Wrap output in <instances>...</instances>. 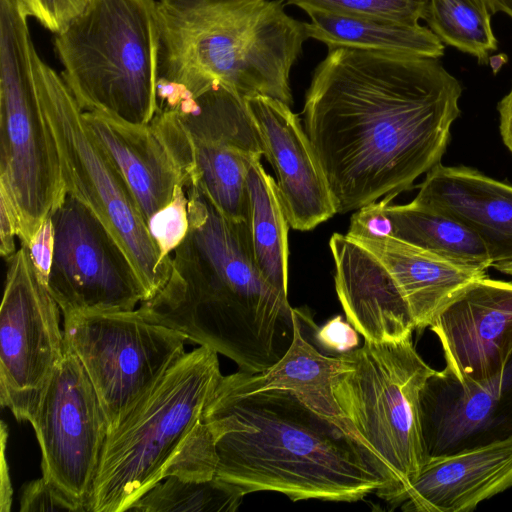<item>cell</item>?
I'll return each instance as SVG.
<instances>
[{
    "label": "cell",
    "mask_w": 512,
    "mask_h": 512,
    "mask_svg": "<svg viewBox=\"0 0 512 512\" xmlns=\"http://www.w3.org/2000/svg\"><path fill=\"white\" fill-rule=\"evenodd\" d=\"M34 75L43 116L53 138L65 192L87 206L122 247L146 300L170 277L147 223L121 172L103 149L64 79L34 53Z\"/></svg>",
    "instance_id": "9"
},
{
    "label": "cell",
    "mask_w": 512,
    "mask_h": 512,
    "mask_svg": "<svg viewBox=\"0 0 512 512\" xmlns=\"http://www.w3.org/2000/svg\"><path fill=\"white\" fill-rule=\"evenodd\" d=\"M461 94L439 59L329 50L306 92L303 120L336 212L394 199L439 164Z\"/></svg>",
    "instance_id": "1"
},
{
    "label": "cell",
    "mask_w": 512,
    "mask_h": 512,
    "mask_svg": "<svg viewBox=\"0 0 512 512\" xmlns=\"http://www.w3.org/2000/svg\"><path fill=\"white\" fill-rule=\"evenodd\" d=\"M20 511H74V506L67 501L43 477L28 482L22 489Z\"/></svg>",
    "instance_id": "32"
},
{
    "label": "cell",
    "mask_w": 512,
    "mask_h": 512,
    "mask_svg": "<svg viewBox=\"0 0 512 512\" xmlns=\"http://www.w3.org/2000/svg\"><path fill=\"white\" fill-rule=\"evenodd\" d=\"M157 104L220 85L293 103L290 72L308 39L283 0H156Z\"/></svg>",
    "instance_id": "4"
},
{
    "label": "cell",
    "mask_w": 512,
    "mask_h": 512,
    "mask_svg": "<svg viewBox=\"0 0 512 512\" xmlns=\"http://www.w3.org/2000/svg\"><path fill=\"white\" fill-rule=\"evenodd\" d=\"M418 187L414 200L472 230L485 245L492 265L512 260V185L473 168L439 163Z\"/></svg>",
    "instance_id": "19"
},
{
    "label": "cell",
    "mask_w": 512,
    "mask_h": 512,
    "mask_svg": "<svg viewBox=\"0 0 512 512\" xmlns=\"http://www.w3.org/2000/svg\"><path fill=\"white\" fill-rule=\"evenodd\" d=\"M429 329L460 381L494 379L512 356V282L477 279L452 298Z\"/></svg>",
    "instance_id": "16"
},
{
    "label": "cell",
    "mask_w": 512,
    "mask_h": 512,
    "mask_svg": "<svg viewBox=\"0 0 512 512\" xmlns=\"http://www.w3.org/2000/svg\"><path fill=\"white\" fill-rule=\"evenodd\" d=\"M63 331L99 397L109 430L185 353L187 340L137 309L67 313Z\"/></svg>",
    "instance_id": "11"
},
{
    "label": "cell",
    "mask_w": 512,
    "mask_h": 512,
    "mask_svg": "<svg viewBox=\"0 0 512 512\" xmlns=\"http://www.w3.org/2000/svg\"><path fill=\"white\" fill-rule=\"evenodd\" d=\"M161 259L172 262V253L185 239L189 229L188 198L183 184H178L169 204L154 213L147 222Z\"/></svg>",
    "instance_id": "29"
},
{
    "label": "cell",
    "mask_w": 512,
    "mask_h": 512,
    "mask_svg": "<svg viewBox=\"0 0 512 512\" xmlns=\"http://www.w3.org/2000/svg\"><path fill=\"white\" fill-rule=\"evenodd\" d=\"M218 353L185 352L109 430L89 512H124L170 470L204 431L205 408L222 378Z\"/></svg>",
    "instance_id": "5"
},
{
    "label": "cell",
    "mask_w": 512,
    "mask_h": 512,
    "mask_svg": "<svg viewBox=\"0 0 512 512\" xmlns=\"http://www.w3.org/2000/svg\"><path fill=\"white\" fill-rule=\"evenodd\" d=\"M30 423L41 449L42 477L76 512H88L109 425L87 372L67 344Z\"/></svg>",
    "instance_id": "13"
},
{
    "label": "cell",
    "mask_w": 512,
    "mask_h": 512,
    "mask_svg": "<svg viewBox=\"0 0 512 512\" xmlns=\"http://www.w3.org/2000/svg\"><path fill=\"white\" fill-rule=\"evenodd\" d=\"M28 17L19 0H0V195L23 245L66 195L39 101Z\"/></svg>",
    "instance_id": "8"
},
{
    "label": "cell",
    "mask_w": 512,
    "mask_h": 512,
    "mask_svg": "<svg viewBox=\"0 0 512 512\" xmlns=\"http://www.w3.org/2000/svg\"><path fill=\"white\" fill-rule=\"evenodd\" d=\"M492 14L502 12L512 18V0H486Z\"/></svg>",
    "instance_id": "37"
},
{
    "label": "cell",
    "mask_w": 512,
    "mask_h": 512,
    "mask_svg": "<svg viewBox=\"0 0 512 512\" xmlns=\"http://www.w3.org/2000/svg\"><path fill=\"white\" fill-rule=\"evenodd\" d=\"M256 125L263 156L277 175V187L290 224L309 231L337 212L326 178L304 126L290 105L271 97L244 98Z\"/></svg>",
    "instance_id": "17"
},
{
    "label": "cell",
    "mask_w": 512,
    "mask_h": 512,
    "mask_svg": "<svg viewBox=\"0 0 512 512\" xmlns=\"http://www.w3.org/2000/svg\"><path fill=\"white\" fill-rule=\"evenodd\" d=\"M486 0H427L423 20L443 44L479 62L498 48Z\"/></svg>",
    "instance_id": "26"
},
{
    "label": "cell",
    "mask_w": 512,
    "mask_h": 512,
    "mask_svg": "<svg viewBox=\"0 0 512 512\" xmlns=\"http://www.w3.org/2000/svg\"><path fill=\"white\" fill-rule=\"evenodd\" d=\"M392 200L385 197L383 206L389 235L459 265L483 271L492 266L481 239L456 219L415 200L404 205Z\"/></svg>",
    "instance_id": "24"
},
{
    "label": "cell",
    "mask_w": 512,
    "mask_h": 512,
    "mask_svg": "<svg viewBox=\"0 0 512 512\" xmlns=\"http://www.w3.org/2000/svg\"><path fill=\"white\" fill-rule=\"evenodd\" d=\"M306 13L310 18L305 22L308 38L325 44L328 50L347 48L435 59L444 54V44L420 24L364 15Z\"/></svg>",
    "instance_id": "23"
},
{
    "label": "cell",
    "mask_w": 512,
    "mask_h": 512,
    "mask_svg": "<svg viewBox=\"0 0 512 512\" xmlns=\"http://www.w3.org/2000/svg\"><path fill=\"white\" fill-rule=\"evenodd\" d=\"M83 117L129 186L146 221L170 203L183 178L149 124L134 126L94 111Z\"/></svg>",
    "instance_id": "21"
},
{
    "label": "cell",
    "mask_w": 512,
    "mask_h": 512,
    "mask_svg": "<svg viewBox=\"0 0 512 512\" xmlns=\"http://www.w3.org/2000/svg\"><path fill=\"white\" fill-rule=\"evenodd\" d=\"M358 334L357 330L341 315H336L323 326L314 328L316 344L326 352L336 355L357 348L359 345Z\"/></svg>",
    "instance_id": "31"
},
{
    "label": "cell",
    "mask_w": 512,
    "mask_h": 512,
    "mask_svg": "<svg viewBox=\"0 0 512 512\" xmlns=\"http://www.w3.org/2000/svg\"><path fill=\"white\" fill-rule=\"evenodd\" d=\"M496 270L512 276V260L499 262L492 265Z\"/></svg>",
    "instance_id": "38"
},
{
    "label": "cell",
    "mask_w": 512,
    "mask_h": 512,
    "mask_svg": "<svg viewBox=\"0 0 512 512\" xmlns=\"http://www.w3.org/2000/svg\"><path fill=\"white\" fill-rule=\"evenodd\" d=\"M244 495L214 477L188 480L169 476L155 484L129 509L137 512H234Z\"/></svg>",
    "instance_id": "27"
},
{
    "label": "cell",
    "mask_w": 512,
    "mask_h": 512,
    "mask_svg": "<svg viewBox=\"0 0 512 512\" xmlns=\"http://www.w3.org/2000/svg\"><path fill=\"white\" fill-rule=\"evenodd\" d=\"M15 237H18V232L12 208L0 195V252L5 259L17 251Z\"/></svg>",
    "instance_id": "34"
},
{
    "label": "cell",
    "mask_w": 512,
    "mask_h": 512,
    "mask_svg": "<svg viewBox=\"0 0 512 512\" xmlns=\"http://www.w3.org/2000/svg\"><path fill=\"white\" fill-rule=\"evenodd\" d=\"M42 281L47 285L54 253V230L49 216L26 245Z\"/></svg>",
    "instance_id": "33"
},
{
    "label": "cell",
    "mask_w": 512,
    "mask_h": 512,
    "mask_svg": "<svg viewBox=\"0 0 512 512\" xmlns=\"http://www.w3.org/2000/svg\"><path fill=\"white\" fill-rule=\"evenodd\" d=\"M346 235L362 245L349 264L352 303L363 322L386 337L429 328L452 298L486 276L389 234Z\"/></svg>",
    "instance_id": "10"
},
{
    "label": "cell",
    "mask_w": 512,
    "mask_h": 512,
    "mask_svg": "<svg viewBox=\"0 0 512 512\" xmlns=\"http://www.w3.org/2000/svg\"><path fill=\"white\" fill-rule=\"evenodd\" d=\"M28 14L57 34L66 28L92 0H19Z\"/></svg>",
    "instance_id": "30"
},
{
    "label": "cell",
    "mask_w": 512,
    "mask_h": 512,
    "mask_svg": "<svg viewBox=\"0 0 512 512\" xmlns=\"http://www.w3.org/2000/svg\"><path fill=\"white\" fill-rule=\"evenodd\" d=\"M7 261L0 311V402L30 423L66 343L60 307L21 244Z\"/></svg>",
    "instance_id": "12"
},
{
    "label": "cell",
    "mask_w": 512,
    "mask_h": 512,
    "mask_svg": "<svg viewBox=\"0 0 512 512\" xmlns=\"http://www.w3.org/2000/svg\"><path fill=\"white\" fill-rule=\"evenodd\" d=\"M150 125L179 168L183 185L198 186L226 217L248 221L246 178L261 155L229 143L194 140L163 113H156Z\"/></svg>",
    "instance_id": "20"
},
{
    "label": "cell",
    "mask_w": 512,
    "mask_h": 512,
    "mask_svg": "<svg viewBox=\"0 0 512 512\" xmlns=\"http://www.w3.org/2000/svg\"><path fill=\"white\" fill-rule=\"evenodd\" d=\"M333 394L350 433L373 456L385 488L377 496L400 507L427 462L420 394L435 372L417 352L412 335L364 344L340 355Z\"/></svg>",
    "instance_id": "7"
},
{
    "label": "cell",
    "mask_w": 512,
    "mask_h": 512,
    "mask_svg": "<svg viewBox=\"0 0 512 512\" xmlns=\"http://www.w3.org/2000/svg\"><path fill=\"white\" fill-rule=\"evenodd\" d=\"M512 487V436L429 458L405 492V512H469Z\"/></svg>",
    "instance_id": "18"
},
{
    "label": "cell",
    "mask_w": 512,
    "mask_h": 512,
    "mask_svg": "<svg viewBox=\"0 0 512 512\" xmlns=\"http://www.w3.org/2000/svg\"><path fill=\"white\" fill-rule=\"evenodd\" d=\"M61 74L83 111L149 125L157 111L156 0H92L57 33Z\"/></svg>",
    "instance_id": "6"
},
{
    "label": "cell",
    "mask_w": 512,
    "mask_h": 512,
    "mask_svg": "<svg viewBox=\"0 0 512 512\" xmlns=\"http://www.w3.org/2000/svg\"><path fill=\"white\" fill-rule=\"evenodd\" d=\"M50 217L54 253L47 288L63 314L131 311L146 300L126 253L87 206L66 193Z\"/></svg>",
    "instance_id": "14"
},
{
    "label": "cell",
    "mask_w": 512,
    "mask_h": 512,
    "mask_svg": "<svg viewBox=\"0 0 512 512\" xmlns=\"http://www.w3.org/2000/svg\"><path fill=\"white\" fill-rule=\"evenodd\" d=\"M248 226L255 264L262 276L287 294L289 222L277 183L261 159L251 165L247 178Z\"/></svg>",
    "instance_id": "25"
},
{
    "label": "cell",
    "mask_w": 512,
    "mask_h": 512,
    "mask_svg": "<svg viewBox=\"0 0 512 512\" xmlns=\"http://www.w3.org/2000/svg\"><path fill=\"white\" fill-rule=\"evenodd\" d=\"M183 187L188 233L172 253L168 281L137 311L231 359L240 371H265L292 342L294 308L258 270L248 222L226 217L198 186Z\"/></svg>",
    "instance_id": "2"
},
{
    "label": "cell",
    "mask_w": 512,
    "mask_h": 512,
    "mask_svg": "<svg viewBox=\"0 0 512 512\" xmlns=\"http://www.w3.org/2000/svg\"><path fill=\"white\" fill-rule=\"evenodd\" d=\"M498 112L502 140L512 153V88L498 103Z\"/></svg>",
    "instance_id": "36"
},
{
    "label": "cell",
    "mask_w": 512,
    "mask_h": 512,
    "mask_svg": "<svg viewBox=\"0 0 512 512\" xmlns=\"http://www.w3.org/2000/svg\"><path fill=\"white\" fill-rule=\"evenodd\" d=\"M420 418L428 459L511 437L512 356L499 376L481 382L435 370L421 390Z\"/></svg>",
    "instance_id": "15"
},
{
    "label": "cell",
    "mask_w": 512,
    "mask_h": 512,
    "mask_svg": "<svg viewBox=\"0 0 512 512\" xmlns=\"http://www.w3.org/2000/svg\"><path fill=\"white\" fill-rule=\"evenodd\" d=\"M302 327L294 308L293 339L283 357L259 373L239 370L222 376L219 385L236 393L271 389L293 392L311 409L350 433L333 394V380L341 368L340 355L321 353L305 338Z\"/></svg>",
    "instance_id": "22"
},
{
    "label": "cell",
    "mask_w": 512,
    "mask_h": 512,
    "mask_svg": "<svg viewBox=\"0 0 512 512\" xmlns=\"http://www.w3.org/2000/svg\"><path fill=\"white\" fill-rule=\"evenodd\" d=\"M203 421L214 438L216 477L244 496L273 491L292 501L355 502L385 488L367 449L293 392L218 385Z\"/></svg>",
    "instance_id": "3"
},
{
    "label": "cell",
    "mask_w": 512,
    "mask_h": 512,
    "mask_svg": "<svg viewBox=\"0 0 512 512\" xmlns=\"http://www.w3.org/2000/svg\"><path fill=\"white\" fill-rule=\"evenodd\" d=\"M1 499L0 504L1 508L0 510L2 512L9 511L12 504V486L10 482L9 477V471H8V465L7 460L5 456V450H6V443H7V437H8V431L7 427L4 421L1 423Z\"/></svg>",
    "instance_id": "35"
},
{
    "label": "cell",
    "mask_w": 512,
    "mask_h": 512,
    "mask_svg": "<svg viewBox=\"0 0 512 512\" xmlns=\"http://www.w3.org/2000/svg\"><path fill=\"white\" fill-rule=\"evenodd\" d=\"M427 0H286L308 11L364 15L419 24L423 20Z\"/></svg>",
    "instance_id": "28"
}]
</instances>
